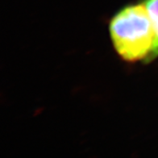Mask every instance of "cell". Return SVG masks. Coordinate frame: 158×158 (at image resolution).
<instances>
[{"label":"cell","mask_w":158,"mask_h":158,"mask_svg":"<svg viewBox=\"0 0 158 158\" xmlns=\"http://www.w3.org/2000/svg\"><path fill=\"white\" fill-rule=\"evenodd\" d=\"M109 32L113 47L122 60L129 63H148L155 36L142 0L119 9L110 19Z\"/></svg>","instance_id":"cell-1"},{"label":"cell","mask_w":158,"mask_h":158,"mask_svg":"<svg viewBox=\"0 0 158 158\" xmlns=\"http://www.w3.org/2000/svg\"><path fill=\"white\" fill-rule=\"evenodd\" d=\"M142 2L148 10L155 36L153 49L148 60L150 62L158 56V0H142Z\"/></svg>","instance_id":"cell-2"}]
</instances>
